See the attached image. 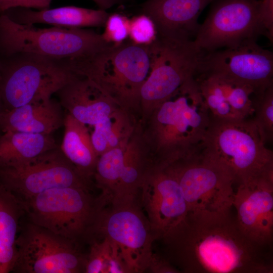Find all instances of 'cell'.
<instances>
[{
  "label": "cell",
  "mask_w": 273,
  "mask_h": 273,
  "mask_svg": "<svg viewBox=\"0 0 273 273\" xmlns=\"http://www.w3.org/2000/svg\"><path fill=\"white\" fill-rule=\"evenodd\" d=\"M160 240L165 259L186 273H270L271 263L239 228L231 214L185 220Z\"/></svg>",
  "instance_id": "6da1fadb"
},
{
  "label": "cell",
  "mask_w": 273,
  "mask_h": 273,
  "mask_svg": "<svg viewBox=\"0 0 273 273\" xmlns=\"http://www.w3.org/2000/svg\"><path fill=\"white\" fill-rule=\"evenodd\" d=\"M146 120L148 127L143 133L154 163L167 165L199 152L210 116L194 78Z\"/></svg>",
  "instance_id": "7a4b0ae2"
},
{
  "label": "cell",
  "mask_w": 273,
  "mask_h": 273,
  "mask_svg": "<svg viewBox=\"0 0 273 273\" xmlns=\"http://www.w3.org/2000/svg\"><path fill=\"white\" fill-rule=\"evenodd\" d=\"M265 145L252 118L237 121L210 118L199 153L238 186L273 177V152Z\"/></svg>",
  "instance_id": "3957f363"
},
{
  "label": "cell",
  "mask_w": 273,
  "mask_h": 273,
  "mask_svg": "<svg viewBox=\"0 0 273 273\" xmlns=\"http://www.w3.org/2000/svg\"><path fill=\"white\" fill-rule=\"evenodd\" d=\"M67 63L71 72L93 81L120 107L130 112L140 107L150 69L148 45L123 41Z\"/></svg>",
  "instance_id": "277c9868"
},
{
  "label": "cell",
  "mask_w": 273,
  "mask_h": 273,
  "mask_svg": "<svg viewBox=\"0 0 273 273\" xmlns=\"http://www.w3.org/2000/svg\"><path fill=\"white\" fill-rule=\"evenodd\" d=\"M111 44L91 29L40 28L0 14V57L27 53L64 61L90 55Z\"/></svg>",
  "instance_id": "5b68a950"
},
{
  "label": "cell",
  "mask_w": 273,
  "mask_h": 273,
  "mask_svg": "<svg viewBox=\"0 0 273 273\" xmlns=\"http://www.w3.org/2000/svg\"><path fill=\"white\" fill-rule=\"evenodd\" d=\"M89 189L62 187L21 200L29 221L79 244L92 237L99 211L103 206Z\"/></svg>",
  "instance_id": "8992f818"
},
{
  "label": "cell",
  "mask_w": 273,
  "mask_h": 273,
  "mask_svg": "<svg viewBox=\"0 0 273 273\" xmlns=\"http://www.w3.org/2000/svg\"><path fill=\"white\" fill-rule=\"evenodd\" d=\"M77 75L62 61L27 53L0 57L4 110L50 98Z\"/></svg>",
  "instance_id": "52a82bcc"
},
{
  "label": "cell",
  "mask_w": 273,
  "mask_h": 273,
  "mask_svg": "<svg viewBox=\"0 0 273 273\" xmlns=\"http://www.w3.org/2000/svg\"><path fill=\"white\" fill-rule=\"evenodd\" d=\"M167 166L180 188L188 219L207 220L231 214L235 193L233 179L199 152Z\"/></svg>",
  "instance_id": "ba28073f"
},
{
  "label": "cell",
  "mask_w": 273,
  "mask_h": 273,
  "mask_svg": "<svg viewBox=\"0 0 273 273\" xmlns=\"http://www.w3.org/2000/svg\"><path fill=\"white\" fill-rule=\"evenodd\" d=\"M148 48L150 72L140 92V108L144 120L185 83L195 78L204 54L193 40L158 36Z\"/></svg>",
  "instance_id": "9c48e42d"
},
{
  "label": "cell",
  "mask_w": 273,
  "mask_h": 273,
  "mask_svg": "<svg viewBox=\"0 0 273 273\" xmlns=\"http://www.w3.org/2000/svg\"><path fill=\"white\" fill-rule=\"evenodd\" d=\"M99 212L92 238H105L116 247L129 273L148 270L156 240L150 223L136 201L108 203Z\"/></svg>",
  "instance_id": "30bf717a"
},
{
  "label": "cell",
  "mask_w": 273,
  "mask_h": 273,
  "mask_svg": "<svg viewBox=\"0 0 273 273\" xmlns=\"http://www.w3.org/2000/svg\"><path fill=\"white\" fill-rule=\"evenodd\" d=\"M12 272L18 273L84 272L86 255L79 244L29 220L22 222L16 242Z\"/></svg>",
  "instance_id": "8fae6325"
},
{
  "label": "cell",
  "mask_w": 273,
  "mask_h": 273,
  "mask_svg": "<svg viewBox=\"0 0 273 273\" xmlns=\"http://www.w3.org/2000/svg\"><path fill=\"white\" fill-rule=\"evenodd\" d=\"M193 41L202 52L238 46L266 31L259 17V0H215Z\"/></svg>",
  "instance_id": "7c38bea8"
},
{
  "label": "cell",
  "mask_w": 273,
  "mask_h": 273,
  "mask_svg": "<svg viewBox=\"0 0 273 273\" xmlns=\"http://www.w3.org/2000/svg\"><path fill=\"white\" fill-rule=\"evenodd\" d=\"M0 181L21 200L54 188L72 187L90 190L92 185L59 147L24 163L0 167Z\"/></svg>",
  "instance_id": "4fadbf2b"
},
{
  "label": "cell",
  "mask_w": 273,
  "mask_h": 273,
  "mask_svg": "<svg viewBox=\"0 0 273 273\" xmlns=\"http://www.w3.org/2000/svg\"><path fill=\"white\" fill-rule=\"evenodd\" d=\"M216 75L248 86L259 95L273 85V54L256 40L205 53L197 74Z\"/></svg>",
  "instance_id": "5bb4252c"
},
{
  "label": "cell",
  "mask_w": 273,
  "mask_h": 273,
  "mask_svg": "<svg viewBox=\"0 0 273 273\" xmlns=\"http://www.w3.org/2000/svg\"><path fill=\"white\" fill-rule=\"evenodd\" d=\"M143 209L156 240L187 216V206L179 185L167 165L153 163L141 186Z\"/></svg>",
  "instance_id": "9a60e30c"
},
{
  "label": "cell",
  "mask_w": 273,
  "mask_h": 273,
  "mask_svg": "<svg viewBox=\"0 0 273 273\" xmlns=\"http://www.w3.org/2000/svg\"><path fill=\"white\" fill-rule=\"evenodd\" d=\"M233 207L237 223L245 236L261 248L273 239V177L237 186Z\"/></svg>",
  "instance_id": "2e32d148"
},
{
  "label": "cell",
  "mask_w": 273,
  "mask_h": 273,
  "mask_svg": "<svg viewBox=\"0 0 273 273\" xmlns=\"http://www.w3.org/2000/svg\"><path fill=\"white\" fill-rule=\"evenodd\" d=\"M195 79L203 101L214 120L237 121L253 115L255 93L250 87L212 74Z\"/></svg>",
  "instance_id": "e0dca14e"
},
{
  "label": "cell",
  "mask_w": 273,
  "mask_h": 273,
  "mask_svg": "<svg viewBox=\"0 0 273 273\" xmlns=\"http://www.w3.org/2000/svg\"><path fill=\"white\" fill-rule=\"evenodd\" d=\"M214 1L147 0L142 10L154 22L158 36L193 40L200 26V15Z\"/></svg>",
  "instance_id": "ac0fdd59"
},
{
  "label": "cell",
  "mask_w": 273,
  "mask_h": 273,
  "mask_svg": "<svg viewBox=\"0 0 273 273\" xmlns=\"http://www.w3.org/2000/svg\"><path fill=\"white\" fill-rule=\"evenodd\" d=\"M56 94L62 107L86 125L94 126L121 108L93 81L78 75Z\"/></svg>",
  "instance_id": "d6986e66"
},
{
  "label": "cell",
  "mask_w": 273,
  "mask_h": 273,
  "mask_svg": "<svg viewBox=\"0 0 273 273\" xmlns=\"http://www.w3.org/2000/svg\"><path fill=\"white\" fill-rule=\"evenodd\" d=\"M64 118L60 102L50 98L4 110L0 131L51 134L63 126Z\"/></svg>",
  "instance_id": "ffe728a7"
},
{
  "label": "cell",
  "mask_w": 273,
  "mask_h": 273,
  "mask_svg": "<svg viewBox=\"0 0 273 273\" xmlns=\"http://www.w3.org/2000/svg\"><path fill=\"white\" fill-rule=\"evenodd\" d=\"M16 23L34 25L48 24L63 28L104 26L109 14L105 10H94L73 6L34 11L16 7L4 12Z\"/></svg>",
  "instance_id": "44dd1931"
},
{
  "label": "cell",
  "mask_w": 273,
  "mask_h": 273,
  "mask_svg": "<svg viewBox=\"0 0 273 273\" xmlns=\"http://www.w3.org/2000/svg\"><path fill=\"white\" fill-rule=\"evenodd\" d=\"M153 163L150 146L140 125L136 126L124 152L120 179L108 203L136 201L145 176Z\"/></svg>",
  "instance_id": "7402d4cb"
},
{
  "label": "cell",
  "mask_w": 273,
  "mask_h": 273,
  "mask_svg": "<svg viewBox=\"0 0 273 273\" xmlns=\"http://www.w3.org/2000/svg\"><path fill=\"white\" fill-rule=\"evenodd\" d=\"M25 216L22 201L0 181V273L13 271L16 242Z\"/></svg>",
  "instance_id": "603a6c76"
},
{
  "label": "cell",
  "mask_w": 273,
  "mask_h": 273,
  "mask_svg": "<svg viewBox=\"0 0 273 273\" xmlns=\"http://www.w3.org/2000/svg\"><path fill=\"white\" fill-rule=\"evenodd\" d=\"M63 126L64 134L61 150L79 173L92 182L98 156L86 125L67 113Z\"/></svg>",
  "instance_id": "cb8c5ba5"
},
{
  "label": "cell",
  "mask_w": 273,
  "mask_h": 273,
  "mask_svg": "<svg viewBox=\"0 0 273 273\" xmlns=\"http://www.w3.org/2000/svg\"><path fill=\"white\" fill-rule=\"evenodd\" d=\"M58 147L51 134L3 132L0 134V167L24 163Z\"/></svg>",
  "instance_id": "d4e9b609"
},
{
  "label": "cell",
  "mask_w": 273,
  "mask_h": 273,
  "mask_svg": "<svg viewBox=\"0 0 273 273\" xmlns=\"http://www.w3.org/2000/svg\"><path fill=\"white\" fill-rule=\"evenodd\" d=\"M127 142L109 150L98 157L93 177L97 187L102 190L99 197L105 203L111 199L116 190Z\"/></svg>",
  "instance_id": "484cf974"
},
{
  "label": "cell",
  "mask_w": 273,
  "mask_h": 273,
  "mask_svg": "<svg viewBox=\"0 0 273 273\" xmlns=\"http://www.w3.org/2000/svg\"><path fill=\"white\" fill-rule=\"evenodd\" d=\"M254 117L259 133L266 144L273 141V85L262 93L255 95Z\"/></svg>",
  "instance_id": "4316f807"
},
{
  "label": "cell",
  "mask_w": 273,
  "mask_h": 273,
  "mask_svg": "<svg viewBox=\"0 0 273 273\" xmlns=\"http://www.w3.org/2000/svg\"><path fill=\"white\" fill-rule=\"evenodd\" d=\"M101 240H89V251L86 255L85 273H105L106 266L112 252L111 242L105 238Z\"/></svg>",
  "instance_id": "83f0119b"
},
{
  "label": "cell",
  "mask_w": 273,
  "mask_h": 273,
  "mask_svg": "<svg viewBox=\"0 0 273 273\" xmlns=\"http://www.w3.org/2000/svg\"><path fill=\"white\" fill-rule=\"evenodd\" d=\"M128 36L135 44L149 45L156 39L157 33L152 19L143 14L130 20Z\"/></svg>",
  "instance_id": "f1b7e54d"
},
{
  "label": "cell",
  "mask_w": 273,
  "mask_h": 273,
  "mask_svg": "<svg viewBox=\"0 0 273 273\" xmlns=\"http://www.w3.org/2000/svg\"><path fill=\"white\" fill-rule=\"evenodd\" d=\"M129 24L130 20L125 16L117 13L109 14L102 35L109 43H120L129 35Z\"/></svg>",
  "instance_id": "f546056e"
},
{
  "label": "cell",
  "mask_w": 273,
  "mask_h": 273,
  "mask_svg": "<svg viewBox=\"0 0 273 273\" xmlns=\"http://www.w3.org/2000/svg\"><path fill=\"white\" fill-rule=\"evenodd\" d=\"M258 14L266 36L272 42L273 39V0H259Z\"/></svg>",
  "instance_id": "4dcf8cb0"
},
{
  "label": "cell",
  "mask_w": 273,
  "mask_h": 273,
  "mask_svg": "<svg viewBox=\"0 0 273 273\" xmlns=\"http://www.w3.org/2000/svg\"><path fill=\"white\" fill-rule=\"evenodd\" d=\"M52 1V0H17L16 7L40 10L47 9L49 8Z\"/></svg>",
  "instance_id": "1f68e13d"
},
{
  "label": "cell",
  "mask_w": 273,
  "mask_h": 273,
  "mask_svg": "<svg viewBox=\"0 0 273 273\" xmlns=\"http://www.w3.org/2000/svg\"><path fill=\"white\" fill-rule=\"evenodd\" d=\"M98 7L99 9L107 11L114 6L119 4L124 0H91Z\"/></svg>",
  "instance_id": "d6a6232c"
},
{
  "label": "cell",
  "mask_w": 273,
  "mask_h": 273,
  "mask_svg": "<svg viewBox=\"0 0 273 273\" xmlns=\"http://www.w3.org/2000/svg\"><path fill=\"white\" fill-rule=\"evenodd\" d=\"M17 0H0V14L15 8Z\"/></svg>",
  "instance_id": "836d02e7"
},
{
  "label": "cell",
  "mask_w": 273,
  "mask_h": 273,
  "mask_svg": "<svg viewBox=\"0 0 273 273\" xmlns=\"http://www.w3.org/2000/svg\"><path fill=\"white\" fill-rule=\"evenodd\" d=\"M4 110V108L3 103L1 95L0 94V117Z\"/></svg>",
  "instance_id": "e575fe53"
}]
</instances>
